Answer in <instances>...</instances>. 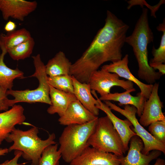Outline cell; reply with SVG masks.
Segmentation results:
<instances>
[{
  "label": "cell",
  "mask_w": 165,
  "mask_h": 165,
  "mask_svg": "<svg viewBox=\"0 0 165 165\" xmlns=\"http://www.w3.org/2000/svg\"><path fill=\"white\" fill-rule=\"evenodd\" d=\"M129 28L128 24L107 10L104 26L82 56L72 64L69 75L81 82L88 83L91 74L103 64L121 60Z\"/></svg>",
  "instance_id": "6da1fadb"
},
{
  "label": "cell",
  "mask_w": 165,
  "mask_h": 165,
  "mask_svg": "<svg viewBox=\"0 0 165 165\" xmlns=\"http://www.w3.org/2000/svg\"><path fill=\"white\" fill-rule=\"evenodd\" d=\"M148 9L142 8V12L132 34L127 36L125 43L130 46L138 64V75L148 84H153L162 75L151 67L148 59V45L154 40L153 33L149 25Z\"/></svg>",
  "instance_id": "7a4b0ae2"
},
{
  "label": "cell",
  "mask_w": 165,
  "mask_h": 165,
  "mask_svg": "<svg viewBox=\"0 0 165 165\" xmlns=\"http://www.w3.org/2000/svg\"><path fill=\"white\" fill-rule=\"evenodd\" d=\"M38 128L34 127L26 131L15 128L5 140L8 142H13L8 148L9 152L13 150L21 151V156L25 160L32 161L31 165H38L44 150L47 146L57 143L55 134H50L45 140L38 135Z\"/></svg>",
  "instance_id": "3957f363"
},
{
  "label": "cell",
  "mask_w": 165,
  "mask_h": 165,
  "mask_svg": "<svg viewBox=\"0 0 165 165\" xmlns=\"http://www.w3.org/2000/svg\"><path fill=\"white\" fill-rule=\"evenodd\" d=\"M98 117L85 124L66 126L59 138L61 157L70 163L89 146L88 140L97 124Z\"/></svg>",
  "instance_id": "277c9868"
},
{
  "label": "cell",
  "mask_w": 165,
  "mask_h": 165,
  "mask_svg": "<svg viewBox=\"0 0 165 165\" xmlns=\"http://www.w3.org/2000/svg\"><path fill=\"white\" fill-rule=\"evenodd\" d=\"M88 143L100 151L119 157L123 156L127 151L120 136L107 116L98 118Z\"/></svg>",
  "instance_id": "5b68a950"
},
{
  "label": "cell",
  "mask_w": 165,
  "mask_h": 165,
  "mask_svg": "<svg viewBox=\"0 0 165 165\" xmlns=\"http://www.w3.org/2000/svg\"><path fill=\"white\" fill-rule=\"evenodd\" d=\"M35 71L29 77H35L38 80L39 85L35 89L15 90H7V95H11L14 99H12L13 104L21 102L31 103L40 102L51 105L50 96V86L48 82V75L46 72L45 65L42 61L39 54L32 56Z\"/></svg>",
  "instance_id": "8992f818"
},
{
  "label": "cell",
  "mask_w": 165,
  "mask_h": 165,
  "mask_svg": "<svg viewBox=\"0 0 165 165\" xmlns=\"http://www.w3.org/2000/svg\"><path fill=\"white\" fill-rule=\"evenodd\" d=\"M105 103L111 109L116 111L125 116L132 123L134 127L133 131L142 141L143 148L142 153L148 154L153 150H158L165 154V144L155 139L140 123L136 118L137 110L134 106L125 105L122 108L110 101H105Z\"/></svg>",
  "instance_id": "52a82bcc"
},
{
  "label": "cell",
  "mask_w": 165,
  "mask_h": 165,
  "mask_svg": "<svg viewBox=\"0 0 165 165\" xmlns=\"http://www.w3.org/2000/svg\"><path fill=\"white\" fill-rule=\"evenodd\" d=\"M115 73L101 69L95 71L91 74L88 84L92 91H97L102 96L110 93L111 88L120 87L125 90L134 88V83L127 80L121 79Z\"/></svg>",
  "instance_id": "ba28073f"
},
{
  "label": "cell",
  "mask_w": 165,
  "mask_h": 165,
  "mask_svg": "<svg viewBox=\"0 0 165 165\" xmlns=\"http://www.w3.org/2000/svg\"><path fill=\"white\" fill-rule=\"evenodd\" d=\"M159 84L156 82L153 84L150 95L145 101L142 113L140 117L139 122L143 127L148 126L154 122L165 120L163 112V102L158 94Z\"/></svg>",
  "instance_id": "9c48e42d"
},
{
  "label": "cell",
  "mask_w": 165,
  "mask_h": 165,
  "mask_svg": "<svg viewBox=\"0 0 165 165\" xmlns=\"http://www.w3.org/2000/svg\"><path fill=\"white\" fill-rule=\"evenodd\" d=\"M127 155L121 157L122 165H150L153 160L157 159L162 152L158 150L151 151L147 155L142 153L143 144L141 138L137 135L130 139Z\"/></svg>",
  "instance_id": "30bf717a"
},
{
  "label": "cell",
  "mask_w": 165,
  "mask_h": 165,
  "mask_svg": "<svg viewBox=\"0 0 165 165\" xmlns=\"http://www.w3.org/2000/svg\"><path fill=\"white\" fill-rule=\"evenodd\" d=\"M120 158L113 153L101 151L89 146L69 164L70 165H122Z\"/></svg>",
  "instance_id": "8fae6325"
},
{
  "label": "cell",
  "mask_w": 165,
  "mask_h": 165,
  "mask_svg": "<svg viewBox=\"0 0 165 165\" xmlns=\"http://www.w3.org/2000/svg\"><path fill=\"white\" fill-rule=\"evenodd\" d=\"M37 5L35 1L0 0V11L5 20L11 18L22 21L25 17L35 10Z\"/></svg>",
  "instance_id": "7c38bea8"
},
{
  "label": "cell",
  "mask_w": 165,
  "mask_h": 165,
  "mask_svg": "<svg viewBox=\"0 0 165 165\" xmlns=\"http://www.w3.org/2000/svg\"><path fill=\"white\" fill-rule=\"evenodd\" d=\"M128 55L126 54L121 60L104 65L101 68L109 72L115 73L119 77L124 78L134 83L139 88L141 94L147 99L151 93L153 84L145 83L133 75L128 66Z\"/></svg>",
  "instance_id": "4fadbf2b"
},
{
  "label": "cell",
  "mask_w": 165,
  "mask_h": 165,
  "mask_svg": "<svg viewBox=\"0 0 165 165\" xmlns=\"http://www.w3.org/2000/svg\"><path fill=\"white\" fill-rule=\"evenodd\" d=\"M24 109L14 105L11 109L0 113V145L6 140L17 125L26 124Z\"/></svg>",
  "instance_id": "5bb4252c"
},
{
  "label": "cell",
  "mask_w": 165,
  "mask_h": 165,
  "mask_svg": "<svg viewBox=\"0 0 165 165\" xmlns=\"http://www.w3.org/2000/svg\"><path fill=\"white\" fill-rule=\"evenodd\" d=\"M91 93L99 102V104L96 106V107L104 112L110 120L114 127L120 136L124 148L127 151L129 149L128 144L130 140L132 137L136 135L131 128L132 126L131 123L127 119L122 120L118 118L112 113L108 105L99 99L95 91H92Z\"/></svg>",
  "instance_id": "9a60e30c"
},
{
  "label": "cell",
  "mask_w": 165,
  "mask_h": 165,
  "mask_svg": "<svg viewBox=\"0 0 165 165\" xmlns=\"http://www.w3.org/2000/svg\"><path fill=\"white\" fill-rule=\"evenodd\" d=\"M97 117L85 108L77 99L70 104L64 114L59 117L58 121L60 124L66 126L73 124L82 125Z\"/></svg>",
  "instance_id": "2e32d148"
},
{
  "label": "cell",
  "mask_w": 165,
  "mask_h": 165,
  "mask_svg": "<svg viewBox=\"0 0 165 165\" xmlns=\"http://www.w3.org/2000/svg\"><path fill=\"white\" fill-rule=\"evenodd\" d=\"M135 91L136 89L134 88L122 93H110L100 96L99 99L101 101L118 102V104L120 106L124 105L133 106L136 108L137 114L140 117L142 113L145 102L147 99L140 92L138 93L136 96L131 95L130 93Z\"/></svg>",
  "instance_id": "e0dca14e"
},
{
  "label": "cell",
  "mask_w": 165,
  "mask_h": 165,
  "mask_svg": "<svg viewBox=\"0 0 165 165\" xmlns=\"http://www.w3.org/2000/svg\"><path fill=\"white\" fill-rule=\"evenodd\" d=\"M74 88V94L78 100L86 109L93 115L97 116L99 110L96 105L99 104L98 100L92 95L88 83L79 82L72 76Z\"/></svg>",
  "instance_id": "ac0fdd59"
},
{
  "label": "cell",
  "mask_w": 165,
  "mask_h": 165,
  "mask_svg": "<svg viewBox=\"0 0 165 165\" xmlns=\"http://www.w3.org/2000/svg\"><path fill=\"white\" fill-rule=\"evenodd\" d=\"M49 86L51 104L48 108L47 112L51 115L57 113L60 117L64 114L70 104L77 99L73 94L65 92Z\"/></svg>",
  "instance_id": "d6986e66"
},
{
  "label": "cell",
  "mask_w": 165,
  "mask_h": 165,
  "mask_svg": "<svg viewBox=\"0 0 165 165\" xmlns=\"http://www.w3.org/2000/svg\"><path fill=\"white\" fill-rule=\"evenodd\" d=\"M72 64L64 53L59 51L45 65L46 74L51 77L69 75Z\"/></svg>",
  "instance_id": "ffe728a7"
},
{
  "label": "cell",
  "mask_w": 165,
  "mask_h": 165,
  "mask_svg": "<svg viewBox=\"0 0 165 165\" xmlns=\"http://www.w3.org/2000/svg\"><path fill=\"white\" fill-rule=\"evenodd\" d=\"M1 50L2 52L0 55V88L7 91L12 89L15 79L24 77V73L17 68L13 69L6 65L4 62V58L7 51L4 49Z\"/></svg>",
  "instance_id": "44dd1931"
},
{
  "label": "cell",
  "mask_w": 165,
  "mask_h": 165,
  "mask_svg": "<svg viewBox=\"0 0 165 165\" xmlns=\"http://www.w3.org/2000/svg\"><path fill=\"white\" fill-rule=\"evenodd\" d=\"M31 37L30 32L24 28L7 32L6 35L1 33L0 34V49H4L7 51Z\"/></svg>",
  "instance_id": "7402d4cb"
},
{
  "label": "cell",
  "mask_w": 165,
  "mask_h": 165,
  "mask_svg": "<svg viewBox=\"0 0 165 165\" xmlns=\"http://www.w3.org/2000/svg\"><path fill=\"white\" fill-rule=\"evenodd\" d=\"M35 45L33 38L21 43L7 51L10 57L14 60H24L29 57Z\"/></svg>",
  "instance_id": "603a6c76"
},
{
  "label": "cell",
  "mask_w": 165,
  "mask_h": 165,
  "mask_svg": "<svg viewBox=\"0 0 165 165\" xmlns=\"http://www.w3.org/2000/svg\"><path fill=\"white\" fill-rule=\"evenodd\" d=\"M58 147L57 143L46 147L42 153L38 165H59L61 155Z\"/></svg>",
  "instance_id": "cb8c5ba5"
},
{
  "label": "cell",
  "mask_w": 165,
  "mask_h": 165,
  "mask_svg": "<svg viewBox=\"0 0 165 165\" xmlns=\"http://www.w3.org/2000/svg\"><path fill=\"white\" fill-rule=\"evenodd\" d=\"M49 85L64 92L74 94V88L72 76L69 75L48 77Z\"/></svg>",
  "instance_id": "d4e9b609"
},
{
  "label": "cell",
  "mask_w": 165,
  "mask_h": 165,
  "mask_svg": "<svg viewBox=\"0 0 165 165\" xmlns=\"http://www.w3.org/2000/svg\"><path fill=\"white\" fill-rule=\"evenodd\" d=\"M164 18L162 23L159 24L156 27L157 30L163 32L159 48L156 49L153 46L152 53L153 58H152L149 63H165V20Z\"/></svg>",
  "instance_id": "484cf974"
},
{
  "label": "cell",
  "mask_w": 165,
  "mask_h": 165,
  "mask_svg": "<svg viewBox=\"0 0 165 165\" xmlns=\"http://www.w3.org/2000/svg\"><path fill=\"white\" fill-rule=\"evenodd\" d=\"M148 130L155 139L165 144V120L151 123L148 126Z\"/></svg>",
  "instance_id": "4316f807"
},
{
  "label": "cell",
  "mask_w": 165,
  "mask_h": 165,
  "mask_svg": "<svg viewBox=\"0 0 165 165\" xmlns=\"http://www.w3.org/2000/svg\"><path fill=\"white\" fill-rule=\"evenodd\" d=\"M6 90L0 88V111L4 112L9 110V107H12V100L9 99L6 94Z\"/></svg>",
  "instance_id": "83f0119b"
},
{
  "label": "cell",
  "mask_w": 165,
  "mask_h": 165,
  "mask_svg": "<svg viewBox=\"0 0 165 165\" xmlns=\"http://www.w3.org/2000/svg\"><path fill=\"white\" fill-rule=\"evenodd\" d=\"M22 152L18 150H15L14 152V157L10 160H7L3 163H0V165H18V161L20 157L21 156Z\"/></svg>",
  "instance_id": "f1b7e54d"
},
{
  "label": "cell",
  "mask_w": 165,
  "mask_h": 165,
  "mask_svg": "<svg viewBox=\"0 0 165 165\" xmlns=\"http://www.w3.org/2000/svg\"><path fill=\"white\" fill-rule=\"evenodd\" d=\"M149 64L150 67L155 70H158L159 72L162 75H165V64L159 63H149Z\"/></svg>",
  "instance_id": "f546056e"
},
{
  "label": "cell",
  "mask_w": 165,
  "mask_h": 165,
  "mask_svg": "<svg viewBox=\"0 0 165 165\" xmlns=\"http://www.w3.org/2000/svg\"><path fill=\"white\" fill-rule=\"evenodd\" d=\"M16 26L15 22L9 20L5 25L4 29L6 31L9 32L15 30Z\"/></svg>",
  "instance_id": "4dcf8cb0"
},
{
  "label": "cell",
  "mask_w": 165,
  "mask_h": 165,
  "mask_svg": "<svg viewBox=\"0 0 165 165\" xmlns=\"http://www.w3.org/2000/svg\"><path fill=\"white\" fill-rule=\"evenodd\" d=\"M154 165H165V161L163 159L158 158Z\"/></svg>",
  "instance_id": "1f68e13d"
},
{
  "label": "cell",
  "mask_w": 165,
  "mask_h": 165,
  "mask_svg": "<svg viewBox=\"0 0 165 165\" xmlns=\"http://www.w3.org/2000/svg\"><path fill=\"white\" fill-rule=\"evenodd\" d=\"M8 152V148H0V156L5 155Z\"/></svg>",
  "instance_id": "d6a6232c"
},
{
  "label": "cell",
  "mask_w": 165,
  "mask_h": 165,
  "mask_svg": "<svg viewBox=\"0 0 165 165\" xmlns=\"http://www.w3.org/2000/svg\"></svg>",
  "instance_id": "836d02e7"
}]
</instances>
